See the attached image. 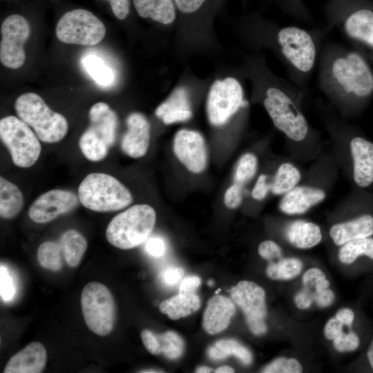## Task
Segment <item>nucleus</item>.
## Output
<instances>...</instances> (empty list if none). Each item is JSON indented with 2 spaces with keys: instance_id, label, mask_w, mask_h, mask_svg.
Instances as JSON below:
<instances>
[{
  "instance_id": "4468645a",
  "label": "nucleus",
  "mask_w": 373,
  "mask_h": 373,
  "mask_svg": "<svg viewBox=\"0 0 373 373\" xmlns=\"http://www.w3.org/2000/svg\"><path fill=\"white\" fill-rule=\"evenodd\" d=\"M0 60L9 68H20L26 59L23 45L30 35L26 19L15 14L8 17L1 27Z\"/></svg>"
},
{
  "instance_id": "a878e982",
  "label": "nucleus",
  "mask_w": 373,
  "mask_h": 373,
  "mask_svg": "<svg viewBox=\"0 0 373 373\" xmlns=\"http://www.w3.org/2000/svg\"><path fill=\"white\" fill-rule=\"evenodd\" d=\"M285 233L288 242L298 249L312 248L322 239L319 226L305 220H295L289 223Z\"/></svg>"
},
{
  "instance_id": "c9c22d12",
  "label": "nucleus",
  "mask_w": 373,
  "mask_h": 373,
  "mask_svg": "<svg viewBox=\"0 0 373 373\" xmlns=\"http://www.w3.org/2000/svg\"><path fill=\"white\" fill-rule=\"evenodd\" d=\"M82 64L90 77L99 85L111 84L115 75L113 70L99 57L89 55L82 59Z\"/></svg>"
},
{
  "instance_id": "f704fd0d",
  "label": "nucleus",
  "mask_w": 373,
  "mask_h": 373,
  "mask_svg": "<svg viewBox=\"0 0 373 373\" xmlns=\"http://www.w3.org/2000/svg\"><path fill=\"white\" fill-rule=\"evenodd\" d=\"M39 265L44 269L57 271L63 266V252L59 242L46 241L41 243L37 252Z\"/></svg>"
},
{
  "instance_id": "e433bc0d",
  "label": "nucleus",
  "mask_w": 373,
  "mask_h": 373,
  "mask_svg": "<svg viewBox=\"0 0 373 373\" xmlns=\"http://www.w3.org/2000/svg\"><path fill=\"white\" fill-rule=\"evenodd\" d=\"M160 351L167 358H180L184 350V342L182 337L173 331H167L157 335Z\"/></svg>"
},
{
  "instance_id": "72a5a7b5",
  "label": "nucleus",
  "mask_w": 373,
  "mask_h": 373,
  "mask_svg": "<svg viewBox=\"0 0 373 373\" xmlns=\"http://www.w3.org/2000/svg\"><path fill=\"white\" fill-rule=\"evenodd\" d=\"M303 268L302 262L296 258H280L269 262L266 269L267 275L273 280H290L296 277Z\"/></svg>"
},
{
  "instance_id": "c85d7f7f",
  "label": "nucleus",
  "mask_w": 373,
  "mask_h": 373,
  "mask_svg": "<svg viewBox=\"0 0 373 373\" xmlns=\"http://www.w3.org/2000/svg\"><path fill=\"white\" fill-rule=\"evenodd\" d=\"M64 258L70 267H77L86 250L87 242L77 230L68 229L60 237Z\"/></svg>"
},
{
  "instance_id": "3c124183",
  "label": "nucleus",
  "mask_w": 373,
  "mask_h": 373,
  "mask_svg": "<svg viewBox=\"0 0 373 373\" xmlns=\"http://www.w3.org/2000/svg\"><path fill=\"white\" fill-rule=\"evenodd\" d=\"M343 325L335 317L330 318L325 324L324 327V335L328 340H334L343 331Z\"/></svg>"
},
{
  "instance_id": "aec40b11",
  "label": "nucleus",
  "mask_w": 373,
  "mask_h": 373,
  "mask_svg": "<svg viewBox=\"0 0 373 373\" xmlns=\"http://www.w3.org/2000/svg\"><path fill=\"white\" fill-rule=\"evenodd\" d=\"M47 353L39 342H32L8 361L4 373H39L46 366Z\"/></svg>"
},
{
  "instance_id": "20e7f679",
  "label": "nucleus",
  "mask_w": 373,
  "mask_h": 373,
  "mask_svg": "<svg viewBox=\"0 0 373 373\" xmlns=\"http://www.w3.org/2000/svg\"><path fill=\"white\" fill-rule=\"evenodd\" d=\"M15 109L19 118L32 127L44 142H58L68 132V124L64 116L52 111L36 93H26L19 96Z\"/></svg>"
},
{
  "instance_id": "6e6552de",
  "label": "nucleus",
  "mask_w": 373,
  "mask_h": 373,
  "mask_svg": "<svg viewBox=\"0 0 373 373\" xmlns=\"http://www.w3.org/2000/svg\"><path fill=\"white\" fill-rule=\"evenodd\" d=\"M263 104L274 126L287 137L294 141H301L306 137V119L285 92L277 87H269Z\"/></svg>"
},
{
  "instance_id": "e2e57ef3",
  "label": "nucleus",
  "mask_w": 373,
  "mask_h": 373,
  "mask_svg": "<svg viewBox=\"0 0 373 373\" xmlns=\"http://www.w3.org/2000/svg\"><path fill=\"white\" fill-rule=\"evenodd\" d=\"M109 1V0H108Z\"/></svg>"
},
{
  "instance_id": "8fccbe9b",
  "label": "nucleus",
  "mask_w": 373,
  "mask_h": 373,
  "mask_svg": "<svg viewBox=\"0 0 373 373\" xmlns=\"http://www.w3.org/2000/svg\"><path fill=\"white\" fill-rule=\"evenodd\" d=\"M201 283L200 278L197 276H188L181 282L179 293L183 294H195Z\"/></svg>"
},
{
  "instance_id": "1a4fd4ad",
  "label": "nucleus",
  "mask_w": 373,
  "mask_h": 373,
  "mask_svg": "<svg viewBox=\"0 0 373 373\" xmlns=\"http://www.w3.org/2000/svg\"><path fill=\"white\" fill-rule=\"evenodd\" d=\"M105 35L104 23L93 13L81 8L64 13L56 26L57 39L68 44L94 46Z\"/></svg>"
},
{
  "instance_id": "09e8293b",
  "label": "nucleus",
  "mask_w": 373,
  "mask_h": 373,
  "mask_svg": "<svg viewBox=\"0 0 373 373\" xmlns=\"http://www.w3.org/2000/svg\"><path fill=\"white\" fill-rule=\"evenodd\" d=\"M114 15L120 20L125 19L130 12V0H109Z\"/></svg>"
},
{
  "instance_id": "9d476101",
  "label": "nucleus",
  "mask_w": 373,
  "mask_h": 373,
  "mask_svg": "<svg viewBox=\"0 0 373 373\" xmlns=\"http://www.w3.org/2000/svg\"><path fill=\"white\" fill-rule=\"evenodd\" d=\"M246 105L242 84L236 78L217 79L211 85L207 95L209 121L213 126H221Z\"/></svg>"
},
{
  "instance_id": "6e6d98bb",
  "label": "nucleus",
  "mask_w": 373,
  "mask_h": 373,
  "mask_svg": "<svg viewBox=\"0 0 373 373\" xmlns=\"http://www.w3.org/2000/svg\"><path fill=\"white\" fill-rule=\"evenodd\" d=\"M365 357L370 370L373 372V338L368 345Z\"/></svg>"
},
{
  "instance_id": "bb28decb",
  "label": "nucleus",
  "mask_w": 373,
  "mask_h": 373,
  "mask_svg": "<svg viewBox=\"0 0 373 373\" xmlns=\"http://www.w3.org/2000/svg\"><path fill=\"white\" fill-rule=\"evenodd\" d=\"M201 300L195 293L183 294L179 293L170 298L163 300L159 306L161 312L172 320L186 317L199 309Z\"/></svg>"
},
{
  "instance_id": "a19ab883",
  "label": "nucleus",
  "mask_w": 373,
  "mask_h": 373,
  "mask_svg": "<svg viewBox=\"0 0 373 373\" xmlns=\"http://www.w3.org/2000/svg\"><path fill=\"white\" fill-rule=\"evenodd\" d=\"M16 288L13 277L8 269L3 264L0 267V295L4 302L12 300L15 295Z\"/></svg>"
},
{
  "instance_id": "dca6fc26",
  "label": "nucleus",
  "mask_w": 373,
  "mask_h": 373,
  "mask_svg": "<svg viewBox=\"0 0 373 373\" xmlns=\"http://www.w3.org/2000/svg\"><path fill=\"white\" fill-rule=\"evenodd\" d=\"M173 151L189 171L199 173L205 169L207 149L204 140L200 133L189 129L178 131L174 137Z\"/></svg>"
},
{
  "instance_id": "864d4df0",
  "label": "nucleus",
  "mask_w": 373,
  "mask_h": 373,
  "mask_svg": "<svg viewBox=\"0 0 373 373\" xmlns=\"http://www.w3.org/2000/svg\"><path fill=\"white\" fill-rule=\"evenodd\" d=\"M278 1L287 11L298 15L305 12V8L301 0H278Z\"/></svg>"
},
{
  "instance_id": "39448f33",
  "label": "nucleus",
  "mask_w": 373,
  "mask_h": 373,
  "mask_svg": "<svg viewBox=\"0 0 373 373\" xmlns=\"http://www.w3.org/2000/svg\"><path fill=\"white\" fill-rule=\"evenodd\" d=\"M89 119L90 126L80 137L79 146L88 160L98 162L107 155L115 142L117 116L107 104L97 102L90 108Z\"/></svg>"
},
{
  "instance_id": "0eeeda50",
  "label": "nucleus",
  "mask_w": 373,
  "mask_h": 373,
  "mask_svg": "<svg viewBox=\"0 0 373 373\" xmlns=\"http://www.w3.org/2000/svg\"><path fill=\"white\" fill-rule=\"evenodd\" d=\"M81 307L90 331L99 336L111 332L115 322V305L106 286L99 282L88 283L81 294Z\"/></svg>"
},
{
  "instance_id": "c756f323",
  "label": "nucleus",
  "mask_w": 373,
  "mask_h": 373,
  "mask_svg": "<svg viewBox=\"0 0 373 373\" xmlns=\"http://www.w3.org/2000/svg\"><path fill=\"white\" fill-rule=\"evenodd\" d=\"M207 353L213 360H221L233 355L246 365L251 364L253 360L251 351L235 339L218 341L208 349Z\"/></svg>"
},
{
  "instance_id": "37998d69",
  "label": "nucleus",
  "mask_w": 373,
  "mask_h": 373,
  "mask_svg": "<svg viewBox=\"0 0 373 373\" xmlns=\"http://www.w3.org/2000/svg\"><path fill=\"white\" fill-rule=\"evenodd\" d=\"M242 188V186L233 183L227 189L224 193V202L228 208L236 209L241 204Z\"/></svg>"
},
{
  "instance_id": "79ce46f5",
  "label": "nucleus",
  "mask_w": 373,
  "mask_h": 373,
  "mask_svg": "<svg viewBox=\"0 0 373 373\" xmlns=\"http://www.w3.org/2000/svg\"><path fill=\"white\" fill-rule=\"evenodd\" d=\"M259 255L269 262L276 261L283 257L281 248L272 240L262 242L258 248Z\"/></svg>"
},
{
  "instance_id": "052dcab7",
  "label": "nucleus",
  "mask_w": 373,
  "mask_h": 373,
  "mask_svg": "<svg viewBox=\"0 0 373 373\" xmlns=\"http://www.w3.org/2000/svg\"><path fill=\"white\" fill-rule=\"evenodd\" d=\"M141 372H146V373H149V372H162V371H159L157 370H154V369H148V370L141 371Z\"/></svg>"
},
{
  "instance_id": "423d86ee",
  "label": "nucleus",
  "mask_w": 373,
  "mask_h": 373,
  "mask_svg": "<svg viewBox=\"0 0 373 373\" xmlns=\"http://www.w3.org/2000/svg\"><path fill=\"white\" fill-rule=\"evenodd\" d=\"M0 137L9 151L15 165L28 168L39 157L41 151L40 140L20 118L9 115L1 119Z\"/></svg>"
},
{
  "instance_id": "58836bf2",
  "label": "nucleus",
  "mask_w": 373,
  "mask_h": 373,
  "mask_svg": "<svg viewBox=\"0 0 373 373\" xmlns=\"http://www.w3.org/2000/svg\"><path fill=\"white\" fill-rule=\"evenodd\" d=\"M303 371L301 364L295 358L279 357L265 366L264 373H300Z\"/></svg>"
},
{
  "instance_id": "603ef678",
  "label": "nucleus",
  "mask_w": 373,
  "mask_h": 373,
  "mask_svg": "<svg viewBox=\"0 0 373 373\" xmlns=\"http://www.w3.org/2000/svg\"><path fill=\"white\" fill-rule=\"evenodd\" d=\"M334 299V291L328 287L318 293L314 298V302L318 307L324 308L331 305Z\"/></svg>"
},
{
  "instance_id": "ea45409f",
  "label": "nucleus",
  "mask_w": 373,
  "mask_h": 373,
  "mask_svg": "<svg viewBox=\"0 0 373 373\" xmlns=\"http://www.w3.org/2000/svg\"><path fill=\"white\" fill-rule=\"evenodd\" d=\"M333 345L340 352H353L360 347L361 339L358 334L354 331L347 333L343 332L333 340Z\"/></svg>"
},
{
  "instance_id": "5701e85b",
  "label": "nucleus",
  "mask_w": 373,
  "mask_h": 373,
  "mask_svg": "<svg viewBox=\"0 0 373 373\" xmlns=\"http://www.w3.org/2000/svg\"><path fill=\"white\" fill-rule=\"evenodd\" d=\"M155 113L165 124L189 119L192 112L186 90L184 87L177 88L157 107Z\"/></svg>"
},
{
  "instance_id": "f8f14e48",
  "label": "nucleus",
  "mask_w": 373,
  "mask_h": 373,
  "mask_svg": "<svg viewBox=\"0 0 373 373\" xmlns=\"http://www.w3.org/2000/svg\"><path fill=\"white\" fill-rule=\"evenodd\" d=\"M231 298L244 313L250 331L256 336L265 334L267 311L265 290L252 281L242 280L231 289Z\"/></svg>"
},
{
  "instance_id": "5fc2aeb1",
  "label": "nucleus",
  "mask_w": 373,
  "mask_h": 373,
  "mask_svg": "<svg viewBox=\"0 0 373 373\" xmlns=\"http://www.w3.org/2000/svg\"><path fill=\"white\" fill-rule=\"evenodd\" d=\"M335 318L343 325L350 327L354 323L355 314L354 311L350 308H343L336 312Z\"/></svg>"
},
{
  "instance_id": "f3484780",
  "label": "nucleus",
  "mask_w": 373,
  "mask_h": 373,
  "mask_svg": "<svg viewBox=\"0 0 373 373\" xmlns=\"http://www.w3.org/2000/svg\"><path fill=\"white\" fill-rule=\"evenodd\" d=\"M350 149L354 182L362 189L373 186V142L357 135L351 139Z\"/></svg>"
},
{
  "instance_id": "6ab92c4d",
  "label": "nucleus",
  "mask_w": 373,
  "mask_h": 373,
  "mask_svg": "<svg viewBox=\"0 0 373 373\" xmlns=\"http://www.w3.org/2000/svg\"><path fill=\"white\" fill-rule=\"evenodd\" d=\"M372 207L358 213L350 220L334 224L329 235L334 242L342 245L352 240L373 236Z\"/></svg>"
},
{
  "instance_id": "680f3d73",
  "label": "nucleus",
  "mask_w": 373,
  "mask_h": 373,
  "mask_svg": "<svg viewBox=\"0 0 373 373\" xmlns=\"http://www.w3.org/2000/svg\"><path fill=\"white\" fill-rule=\"evenodd\" d=\"M208 284L209 285H213V282L210 280V281L208 282Z\"/></svg>"
},
{
  "instance_id": "473e14b6",
  "label": "nucleus",
  "mask_w": 373,
  "mask_h": 373,
  "mask_svg": "<svg viewBox=\"0 0 373 373\" xmlns=\"http://www.w3.org/2000/svg\"><path fill=\"white\" fill-rule=\"evenodd\" d=\"M178 17L191 20L208 17L214 10V0H173Z\"/></svg>"
},
{
  "instance_id": "c03bdc74",
  "label": "nucleus",
  "mask_w": 373,
  "mask_h": 373,
  "mask_svg": "<svg viewBox=\"0 0 373 373\" xmlns=\"http://www.w3.org/2000/svg\"><path fill=\"white\" fill-rule=\"evenodd\" d=\"M146 253L153 257L158 258L162 256L166 251V244L164 240L158 236H153L147 239L145 244Z\"/></svg>"
},
{
  "instance_id": "a18cd8bd",
  "label": "nucleus",
  "mask_w": 373,
  "mask_h": 373,
  "mask_svg": "<svg viewBox=\"0 0 373 373\" xmlns=\"http://www.w3.org/2000/svg\"><path fill=\"white\" fill-rule=\"evenodd\" d=\"M141 338L146 350L153 355L161 354L160 343L157 335L149 329L141 332Z\"/></svg>"
},
{
  "instance_id": "bf43d9fd",
  "label": "nucleus",
  "mask_w": 373,
  "mask_h": 373,
  "mask_svg": "<svg viewBox=\"0 0 373 373\" xmlns=\"http://www.w3.org/2000/svg\"><path fill=\"white\" fill-rule=\"evenodd\" d=\"M224 0H214V10H217L222 6Z\"/></svg>"
},
{
  "instance_id": "b1692460",
  "label": "nucleus",
  "mask_w": 373,
  "mask_h": 373,
  "mask_svg": "<svg viewBox=\"0 0 373 373\" xmlns=\"http://www.w3.org/2000/svg\"><path fill=\"white\" fill-rule=\"evenodd\" d=\"M138 15L164 26H170L178 19L173 0H133Z\"/></svg>"
},
{
  "instance_id": "393cba45",
  "label": "nucleus",
  "mask_w": 373,
  "mask_h": 373,
  "mask_svg": "<svg viewBox=\"0 0 373 373\" xmlns=\"http://www.w3.org/2000/svg\"><path fill=\"white\" fill-rule=\"evenodd\" d=\"M302 283V289L295 295L294 299L295 305L300 309L309 308L314 302V296L329 286L325 274L316 267L311 268L304 273Z\"/></svg>"
},
{
  "instance_id": "2f4dec72",
  "label": "nucleus",
  "mask_w": 373,
  "mask_h": 373,
  "mask_svg": "<svg viewBox=\"0 0 373 373\" xmlns=\"http://www.w3.org/2000/svg\"><path fill=\"white\" fill-rule=\"evenodd\" d=\"M300 173L298 169L290 163L281 164L270 184V191L274 195L285 194L298 183Z\"/></svg>"
},
{
  "instance_id": "7ed1b4c3",
  "label": "nucleus",
  "mask_w": 373,
  "mask_h": 373,
  "mask_svg": "<svg viewBox=\"0 0 373 373\" xmlns=\"http://www.w3.org/2000/svg\"><path fill=\"white\" fill-rule=\"evenodd\" d=\"M78 198L84 207L97 212L124 209L133 200L131 192L123 184L104 173L87 175L79 186Z\"/></svg>"
},
{
  "instance_id": "4be33fe9",
  "label": "nucleus",
  "mask_w": 373,
  "mask_h": 373,
  "mask_svg": "<svg viewBox=\"0 0 373 373\" xmlns=\"http://www.w3.org/2000/svg\"><path fill=\"white\" fill-rule=\"evenodd\" d=\"M325 198L324 191L307 186H295L285 194L279 208L288 215L303 214Z\"/></svg>"
},
{
  "instance_id": "a211bd4d",
  "label": "nucleus",
  "mask_w": 373,
  "mask_h": 373,
  "mask_svg": "<svg viewBox=\"0 0 373 373\" xmlns=\"http://www.w3.org/2000/svg\"><path fill=\"white\" fill-rule=\"evenodd\" d=\"M127 131L121 142V148L127 155L138 158L148 150L150 140V124L140 113H133L126 119Z\"/></svg>"
},
{
  "instance_id": "4c0bfd02",
  "label": "nucleus",
  "mask_w": 373,
  "mask_h": 373,
  "mask_svg": "<svg viewBox=\"0 0 373 373\" xmlns=\"http://www.w3.org/2000/svg\"><path fill=\"white\" fill-rule=\"evenodd\" d=\"M256 169V157L252 153L244 154L238 162L234 174V183L243 186L254 176Z\"/></svg>"
},
{
  "instance_id": "49530a36",
  "label": "nucleus",
  "mask_w": 373,
  "mask_h": 373,
  "mask_svg": "<svg viewBox=\"0 0 373 373\" xmlns=\"http://www.w3.org/2000/svg\"><path fill=\"white\" fill-rule=\"evenodd\" d=\"M184 270L181 267H170L162 271L160 278L167 286H173L182 278Z\"/></svg>"
},
{
  "instance_id": "4d7b16f0",
  "label": "nucleus",
  "mask_w": 373,
  "mask_h": 373,
  "mask_svg": "<svg viewBox=\"0 0 373 373\" xmlns=\"http://www.w3.org/2000/svg\"><path fill=\"white\" fill-rule=\"evenodd\" d=\"M215 372L216 373H228L229 372H229H234V370L229 366L224 365V366H222L217 368L215 370Z\"/></svg>"
},
{
  "instance_id": "13d9d810",
  "label": "nucleus",
  "mask_w": 373,
  "mask_h": 373,
  "mask_svg": "<svg viewBox=\"0 0 373 373\" xmlns=\"http://www.w3.org/2000/svg\"><path fill=\"white\" fill-rule=\"evenodd\" d=\"M212 371L213 369L207 366H200L195 370V372L198 373L211 372Z\"/></svg>"
},
{
  "instance_id": "cd10ccee",
  "label": "nucleus",
  "mask_w": 373,
  "mask_h": 373,
  "mask_svg": "<svg viewBox=\"0 0 373 373\" xmlns=\"http://www.w3.org/2000/svg\"><path fill=\"white\" fill-rule=\"evenodd\" d=\"M24 198L19 188L2 176L0 178V216L11 219L23 209Z\"/></svg>"
},
{
  "instance_id": "7c9ffc66",
  "label": "nucleus",
  "mask_w": 373,
  "mask_h": 373,
  "mask_svg": "<svg viewBox=\"0 0 373 373\" xmlns=\"http://www.w3.org/2000/svg\"><path fill=\"white\" fill-rule=\"evenodd\" d=\"M362 257L373 260V236L349 241L338 251L339 260L345 265L353 264Z\"/></svg>"
},
{
  "instance_id": "ddd939ff",
  "label": "nucleus",
  "mask_w": 373,
  "mask_h": 373,
  "mask_svg": "<svg viewBox=\"0 0 373 373\" xmlns=\"http://www.w3.org/2000/svg\"><path fill=\"white\" fill-rule=\"evenodd\" d=\"M277 41L281 52L297 70L307 73L313 68L316 55L314 41L304 29L286 26L280 29Z\"/></svg>"
},
{
  "instance_id": "9b49d317",
  "label": "nucleus",
  "mask_w": 373,
  "mask_h": 373,
  "mask_svg": "<svg viewBox=\"0 0 373 373\" xmlns=\"http://www.w3.org/2000/svg\"><path fill=\"white\" fill-rule=\"evenodd\" d=\"M329 8L330 13L343 19L347 35L373 56V7L335 0Z\"/></svg>"
},
{
  "instance_id": "f257e3e1",
  "label": "nucleus",
  "mask_w": 373,
  "mask_h": 373,
  "mask_svg": "<svg viewBox=\"0 0 373 373\" xmlns=\"http://www.w3.org/2000/svg\"><path fill=\"white\" fill-rule=\"evenodd\" d=\"M326 81L357 105L373 95V70L365 55L357 50L344 52L328 65Z\"/></svg>"
},
{
  "instance_id": "2eb2a0df",
  "label": "nucleus",
  "mask_w": 373,
  "mask_h": 373,
  "mask_svg": "<svg viewBox=\"0 0 373 373\" xmlns=\"http://www.w3.org/2000/svg\"><path fill=\"white\" fill-rule=\"evenodd\" d=\"M79 198L74 193L63 189H52L39 195L32 204L28 216L37 223H46L74 209Z\"/></svg>"
},
{
  "instance_id": "de8ad7c7",
  "label": "nucleus",
  "mask_w": 373,
  "mask_h": 373,
  "mask_svg": "<svg viewBox=\"0 0 373 373\" xmlns=\"http://www.w3.org/2000/svg\"><path fill=\"white\" fill-rule=\"evenodd\" d=\"M267 176L265 174L260 175L251 191L252 197L257 200H262L265 198L270 190V184L267 182Z\"/></svg>"
},
{
  "instance_id": "f03ea898",
  "label": "nucleus",
  "mask_w": 373,
  "mask_h": 373,
  "mask_svg": "<svg viewBox=\"0 0 373 373\" xmlns=\"http://www.w3.org/2000/svg\"><path fill=\"white\" fill-rule=\"evenodd\" d=\"M156 220L154 209L146 204H135L116 215L106 230L108 242L121 249H130L145 242Z\"/></svg>"
},
{
  "instance_id": "412c9836",
  "label": "nucleus",
  "mask_w": 373,
  "mask_h": 373,
  "mask_svg": "<svg viewBox=\"0 0 373 373\" xmlns=\"http://www.w3.org/2000/svg\"><path fill=\"white\" fill-rule=\"evenodd\" d=\"M235 312L236 307L232 299L221 295L211 297L203 315L204 329L209 334L222 332L229 326Z\"/></svg>"
}]
</instances>
